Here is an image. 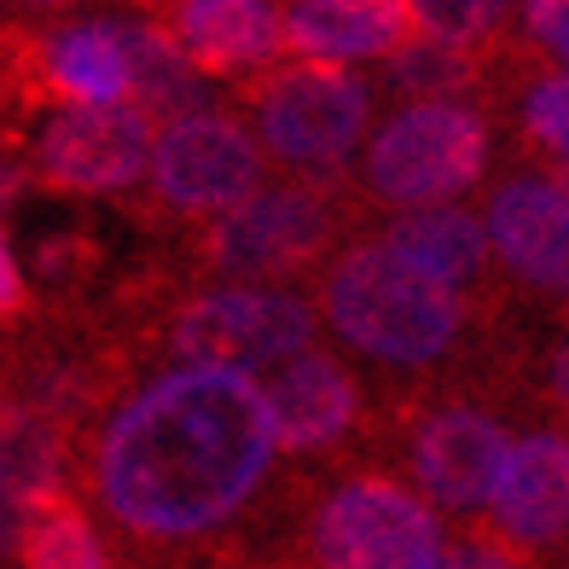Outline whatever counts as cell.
<instances>
[{
	"label": "cell",
	"mask_w": 569,
	"mask_h": 569,
	"mask_svg": "<svg viewBox=\"0 0 569 569\" xmlns=\"http://www.w3.org/2000/svg\"><path fill=\"white\" fill-rule=\"evenodd\" d=\"M82 477L106 523L140 552L210 547L268 500L279 436L256 378L158 367L99 407Z\"/></svg>",
	"instance_id": "obj_1"
},
{
	"label": "cell",
	"mask_w": 569,
	"mask_h": 569,
	"mask_svg": "<svg viewBox=\"0 0 569 569\" xmlns=\"http://www.w3.org/2000/svg\"><path fill=\"white\" fill-rule=\"evenodd\" d=\"M320 315L338 338L390 372H430L471 343V302L407 268L378 239L343 244L315 273Z\"/></svg>",
	"instance_id": "obj_2"
},
{
	"label": "cell",
	"mask_w": 569,
	"mask_h": 569,
	"mask_svg": "<svg viewBox=\"0 0 569 569\" xmlns=\"http://www.w3.org/2000/svg\"><path fill=\"white\" fill-rule=\"evenodd\" d=\"M355 198L338 174H291L262 180L239 210L221 221H203L192 262L210 279L256 284V279H291L308 268H326L343 250V232L355 227Z\"/></svg>",
	"instance_id": "obj_3"
},
{
	"label": "cell",
	"mask_w": 569,
	"mask_h": 569,
	"mask_svg": "<svg viewBox=\"0 0 569 569\" xmlns=\"http://www.w3.org/2000/svg\"><path fill=\"white\" fill-rule=\"evenodd\" d=\"M250 134L291 174H343L372 122V82L343 64H273L244 88Z\"/></svg>",
	"instance_id": "obj_4"
},
{
	"label": "cell",
	"mask_w": 569,
	"mask_h": 569,
	"mask_svg": "<svg viewBox=\"0 0 569 569\" xmlns=\"http://www.w3.org/2000/svg\"><path fill=\"white\" fill-rule=\"evenodd\" d=\"M495 158V128L477 106H401L360 146V192L383 210H436L471 192Z\"/></svg>",
	"instance_id": "obj_5"
},
{
	"label": "cell",
	"mask_w": 569,
	"mask_h": 569,
	"mask_svg": "<svg viewBox=\"0 0 569 569\" xmlns=\"http://www.w3.org/2000/svg\"><path fill=\"white\" fill-rule=\"evenodd\" d=\"M151 349L163 367H198V372H268L284 355L315 349V308L297 291L273 284H216L169 308Z\"/></svg>",
	"instance_id": "obj_6"
},
{
	"label": "cell",
	"mask_w": 569,
	"mask_h": 569,
	"mask_svg": "<svg viewBox=\"0 0 569 569\" xmlns=\"http://www.w3.org/2000/svg\"><path fill=\"white\" fill-rule=\"evenodd\" d=\"M315 569H442L448 535L430 506L396 477H338L308 511L302 535Z\"/></svg>",
	"instance_id": "obj_7"
},
{
	"label": "cell",
	"mask_w": 569,
	"mask_h": 569,
	"mask_svg": "<svg viewBox=\"0 0 569 569\" xmlns=\"http://www.w3.org/2000/svg\"><path fill=\"white\" fill-rule=\"evenodd\" d=\"M262 146L256 134L227 117V111H198L163 122L158 140H151V198L158 210L180 216V221H221L227 210L262 187Z\"/></svg>",
	"instance_id": "obj_8"
},
{
	"label": "cell",
	"mask_w": 569,
	"mask_h": 569,
	"mask_svg": "<svg viewBox=\"0 0 569 569\" xmlns=\"http://www.w3.org/2000/svg\"><path fill=\"white\" fill-rule=\"evenodd\" d=\"M151 117L140 106H64L41 122L30 174L53 192H128L151 169Z\"/></svg>",
	"instance_id": "obj_9"
},
{
	"label": "cell",
	"mask_w": 569,
	"mask_h": 569,
	"mask_svg": "<svg viewBox=\"0 0 569 569\" xmlns=\"http://www.w3.org/2000/svg\"><path fill=\"white\" fill-rule=\"evenodd\" d=\"M488 250L523 291L569 308V187L547 169H511L488 187Z\"/></svg>",
	"instance_id": "obj_10"
},
{
	"label": "cell",
	"mask_w": 569,
	"mask_h": 569,
	"mask_svg": "<svg viewBox=\"0 0 569 569\" xmlns=\"http://www.w3.org/2000/svg\"><path fill=\"white\" fill-rule=\"evenodd\" d=\"M511 459V436L488 407L477 401H442L425 407L407 425V465L412 482L442 511H482L495 500V482Z\"/></svg>",
	"instance_id": "obj_11"
},
{
	"label": "cell",
	"mask_w": 569,
	"mask_h": 569,
	"mask_svg": "<svg viewBox=\"0 0 569 569\" xmlns=\"http://www.w3.org/2000/svg\"><path fill=\"white\" fill-rule=\"evenodd\" d=\"M262 407L273 419L279 448L291 453H331L349 448L360 425H367V396H360V378L343 367L331 349H297L284 355L279 367H268L256 378Z\"/></svg>",
	"instance_id": "obj_12"
},
{
	"label": "cell",
	"mask_w": 569,
	"mask_h": 569,
	"mask_svg": "<svg viewBox=\"0 0 569 569\" xmlns=\"http://www.w3.org/2000/svg\"><path fill=\"white\" fill-rule=\"evenodd\" d=\"M18 88L36 99H70V106H134V76L117 36V18H76L59 30L30 36L12 53Z\"/></svg>",
	"instance_id": "obj_13"
},
{
	"label": "cell",
	"mask_w": 569,
	"mask_h": 569,
	"mask_svg": "<svg viewBox=\"0 0 569 569\" xmlns=\"http://www.w3.org/2000/svg\"><path fill=\"white\" fill-rule=\"evenodd\" d=\"M169 41L210 76H262L284 53L279 0H169Z\"/></svg>",
	"instance_id": "obj_14"
},
{
	"label": "cell",
	"mask_w": 569,
	"mask_h": 569,
	"mask_svg": "<svg viewBox=\"0 0 569 569\" xmlns=\"http://www.w3.org/2000/svg\"><path fill=\"white\" fill-rule=\"evenodd\" d=\"M488 511H495V535L506 547H558L569 535V436L535 430L511 442Z\"/></svg>",
	"instance_id": "obj_15"
},
{
	"label": "cell",
	"mask_w": 569,
	"mask_h": 569,
	"mask_svg": "<svg viewBox=\"0 0 569 569\" xmlns=\"http://www.w3.org/2000/svg\"><path fill=\"white\" fill-rule=\"evenodd\" d=\"M419 36L407 0H291L284 7V47L315 64L390 59Z\"/></svg>",
	"instance_id": "obj_16"
},
{
	"label": "cell",
	"mask_w": 569,
	"mask_h": 569,
	"mask_svg": "<svg viewBox=\"0 0 569 569\" xmlns=\"http://www.w3.org/2000/svg\"><path fill=\"white\" fill-rule=\"evenodd\" d=\"M378 244L401 256L407 268H419L425 279H436L442 291L465 297V291H488L495 284V250L488 232L471 210L459 203H436V210H401L378 227Z\"/></svg>",
	"instance_id": "obj_17"
},
{
	"label": "cell",
	"mask_w": 569,
	"mask_h": 569,
	"mask_svg": "<svg viewBox=\"0 0 569 569\" xmlns=\"http://www.w3.org/2000/svg\"><path fill=\"white\" fill-rule=\"evenodd\" d=\"M117 36L128 53V76H134V106L151 122H180V117L216 111V93L203 82V70H192V59L169 41L163 23L117 18Z\"/></svg>",
	"instance_id": "obj_18"
},
{
	"label": "cell",
	"mask_w": 569,
	"mask_h": 569,
	"mask_svg": "<svg viewBox=\"0 0 569 569\" xmlns=\"http://www.w3.org/2000/svg\"><path fill=\"white\" fill-rule=\"evenodd\" d=\"M383 88L407 106H465L482 88V64L471 47H448L436 36H412L383 59Z\"/></svg>",
	"instance_id": "obj_19"
},
{
	"label": "cell",
	"mask_w": 569,
	"mask_h": 569,
	"mask_svg": "<svg viewBox=\"0 0 569 569\" xmlns=\"http://www.w3.org/2000/svg\"><path fill=\"white\" fill-rule=\"evenodd\" d=\"M18 569H111V558H106V540H99L93 517L59 488V495H47L23 517Z\"/></svg>",
	"instance_id": "obj_20"
},
{
	"label": "cell",
	"mask_w": 569,
	"mask_h": 569,
	"mask_svg": "<svg viewBox=\"0 0 569 569\" xmlns=\"http://www.w3.org/2000/svg\"><path fill=\"white\" fill-rule=\"evenodd\" d=\"M511 117L535 140L540 158L569 169V70H535L511 88Z\"/></svg>",
	"instance_id": "obj_21"
},
{
	"label": "cell",
	"mask_w": 569,
	"mask_h": 569,
	"mask_svg": "<svg viewBox=\"0 0 569 569\" xmlns=\"http://www.w3.org/2000/svg\"><path fill=\"white\" fill-rule=\"evenodd\" d=\"M419 36H436L448 47H482L500 36L511 0H407Z\"/></svg>",
	"instance_id": "obj_22"
},
{
	"label": "cell",
	"mask_w": 569,
	"mask_h": 569,
	"mask_svg": "<svg viewBox=\"0 0 569 569\" xmlns=\"http://www.w3.org/2000/svg\"><path fill=\"white\" fill-rule=\"evenodd\" d=\"M517 23H523V41L535 53H547L552 64L569 70V0H523Z\"/></svg>",
	"instance_id": "obj_23"
},
{
	"label": "cell",
	"mask_w": 569,
	"mask_h": 569,
	"mask_svg": "<svg viewBox=\"0 0 569 569\" xmlns=\"http://www.w3.org/2000/svg\"><path fill=\"white\" fill-rule=\"evenodd\" d=\"M442 569H523V558H517L500 535H459V540H448Z\"/></svg>",
	"instance_id": "obj_24"
},
{
	"label": "cell",
	"mask_w": 569,
	"mask_h": 569,
	"mask_svg": "<svg viewBox=\"0 0 569 569\" xmlns=\"http://www.w3.org/2000/svg\"><path fill=\"white\" fill-rule=\"evenodd\" d=\"M30 308V291H23V273H18V256L7 244V227H0V326L18 320Z\"/></svg>",
	"instance_id": "obj_25"
},
{
	"label": "cell",
	"mask_w": 569,
	"mask_h": 569,
	"mask_svg": "<svg viewBox=\"0 0 569 569\" xmlns=\"http://www.w3.org/2000/svg\"><path fill=\"white\" fill-rule=\"evenodd\" d=\"M547 390H552V401L569 412V331L552 343V355H547Z\"/></svg>",
	"instance_id": "obj_26"
},
{
	"label": "cell",
	"mask_w": 569,
	"mask_h": 569,
	"mask_svg": "<svg viewBox=\"0 0 569 569\" xmlns=\"http://www.w3.org/2000/svg\"><path fill=\"white\" fill-rule=\"evenodd\" d=\"M23 192V169L18 163H7V158H0V210H7V203Z\"/></svg>",
	"instance_id": "obj_27"
},
{
	"label": "cell",
	"mask_w": 569,
	"mask_h": 569,
	"mask_svg": "<svg viewBox=\"0 0 569 569\" xmlns=\"http://www.w3.org/2000/svg\"><path fill=\"white\" fill-rule=\"evenodd\" d=\"M558 180H563V187H569V169H558Z\"/></svg>",
	"instance_id": "obj_28"
}]
</instances>
